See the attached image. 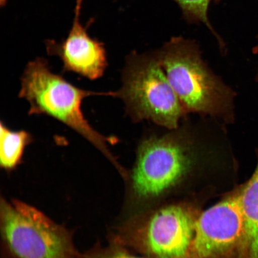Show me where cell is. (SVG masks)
<instances>
[{
    "instance_id": "obj_11",
    "label": "cell",
    "mask_w": 258,
    "mask_h": 258,
    "mask_svg": "<svg viewBox=\"0 0 258 258\" xmlns=\"http://www.w3.org/2000/svg\"><path fill=\"white\" fill-rule=\"evenodd\" d=\"M178 5L182 12V18L188 24H203L214 35L222 53H225V44L222 38L215 31L209 21L208 12L213 0H173ZM220 2V0H214Z\"/></svg>"
},
{
    "instance_id": "obj_2",
    "label": "cell",
    "mask_w": 258,
    "mask_h": 258,
    "mask_svg": "<svg viewBox=\"0 0 258 258\" xmlns=\"http://www.w3.org/2000/svg\"><path fill=\"white\" fill-rule=\"evenodd\" d=\"M156 51L187 114L234 123L236 92L208 66L196 41L173 37Z\"/></svg>"
},
{
    "instance_id": "obj_3",
    "label": "cell",
    "mask_w": 258,
    "mask_h": 258,
    "mask_svg": "<svg viewBox=\"0 0 258 258\" xmlns=\"http://www.w3.org/2000/svg\"><path fill=\"white\" fill-rule=\"evenodd\" d=\"M21 81L19 96L29 103V115H46L62 122L101 151L116 168L122 170L109 147L117 143V138L105 136L95 130L82 110V103L86 98H114L115 92H98L77 88L53 73L43 57H37L27 64Z\"/></svg>"
},
{
    "instance_id": "obj_7",
    "label": "cell",
    "mask_w": 258,
    "mask_h": 258,
    "mask_svg": "<svg viewBox=\"0 0 258 258\" xmlns=\"http://www.w3.org/2000/svg\"><path fill=\"white\" fill-rule=\"evenodd\" d=\"M196 219L182 206H166L151 217L143 243L154 258H188Z\"/></svg>"
},
{
    "instance_id": "obj_5",
    "label": "cell",
    "mask_w": 258,
    "mask_h": 258,
    "mask_svg": "<svg viewBox=\"0 0 258 258\" xmlns=\"http://www.w3.org/2000/svg\"><path fill=\"white\" fill-rule=\"evenodd\" d=\"M2 241L9 258H80L62 225L24 202L2 199Z\"/></svg>"
},
{
    "instance_id": "obj_4",
    "label": "cell",
    "mask_w": 258,
    "mask_h": 258,
    "mask_svg": "<svg viewBox=\"0 0 258 258\" xmlns=\"http://www.w3.org/2000/svg\"><path fill=\"white\" fill-rule=\"evenodd\" d=\"M121 82L114 98L121 100L125 114L135 123L148 121L173 129L188 115L167 79L156 50L129 53Z\"/></svg>"
},
{
    "instance_id": "obj_12",
    "label": "cell",
    "mask_w": 258,
    "mask_h": 258,
    "mask_svg": "<svg viewBox=\"0 0 258 258\" xmlns=\"http://www.w3.org/2000/svg\"><path fill=\"white\" fill-rule=\"evenodd\" d=\"M80 258H144L134 255L117 243L111 246L102 247L95 246L86 253L82 254Z\"/></svg>"
},
{
    "instance_id": "obj_6",
    "label": "cell",
    "mask_w": 258,
    "mask_h": 258,
    "mask_svg": "<svg viewBox=\"0 0 258 258\" xmlns=\"http://www.w3.org/2000/svg\"><path fill=\"white\" fill-rule=\"evenodd\" d=\"M244 220L238 192L211 206L196 219L188 258H225L241 250Z\"/></svg>"
},
{
    "instance_id": "obj_1",
    "label": "cell",
    "mask_w": 258,
    "mask_h": 258,
    "mask_svg": "<svg viewBox=\"0 0 258 258\" xmlns=\"http://www.w3.org/2000/svg\"><path fill=\"white\" fill-rule=\"evenodd\" d=\"M227 125L187 115L176 128L148 131L139 143L131 186L140 201L167 195L190 173L218 166L231 156Z\"/></svg>"
},
{
    "instance_id": "obj_10",
    "label": "cell",
    "mask_w": 258,
    "mask_h": 258,
    "mask_svg": "<svg viewBox=\"0 0 258 258\" xmlns=\"http://www.w3.org/2000/svg\"><path fill=\"white\" fill-rule=\"evenodd\" d=\"M28 132L13 131L3 121L0 123V166L7 170L14 169L23 159L26 147L34 141Z\"/></svg>"
},
{
    "instance_id": "obj_8",
    "label": "cell",
    "mask_w": 258,
    "mask_h": 258,
    "mask_svg": "<svg viewBox=\"0 0 258 258\" xmlns=\"http://www.w3.org/2000/svg\"><path fill=\"white\" fill-rule=\"evenodd\" d=\"M83 0H77L72 29L62 42L46 41L47 53L59 57L64 72L79 74L91 80L101 78L108 67L104 44L90 36L81 23Z\"/></svg>"
},
{
    "instance_id": "obj_9",
    "label": "cell",
    "mask_w": 258,
    "mask_h": 258,
    "mask_svg": "<svg viewBox=\"0 0 258 258\" xmlns=\"http://www.w3.org/2000/svg\"><path fill=\"white\" fill-rule=\"evenodd\" d=\"M238 192L245 227L241 258H258V156L252 176Z\"/></svg>"
},
{
    "instance_id": "obj_13",
    "label": "cell",
    "mask_w": 258,
    "mask_h": 258,
    "mask_svg": "<svg viewBox=\"0 0 258 258\" xmlns=\"http://www.w3.org/2000/svg\"><path fill=\"white\" fill-rule=\"evenodd\" d=\"M253 54H258V35L257 37V44L255 45V46H254L253 48ZM255 79H256V82L258 83V70H257L256 75L255 77Z\"/></svg>"
}]
</instances>
